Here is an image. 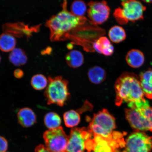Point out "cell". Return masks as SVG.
Listing matches in <instances>:
<instances>
[{"label": "cell", "instance_id": "12", "mask_svg": "<svg viewBox=\"0 0 152 152\" xmlns=\"http://www.w3.org/2000/svg\"><path fill=\"white\" fill-rule=\"evenodd\" d=\"M93 49L100 54L106 56L113 54L114 48L109 39L105 37H101L93 43Z\"/></svg>", "mask_w": 152, "mask_h": 152}, {"label": "cell", "instance_id": "19", "mask_svg": "<svg viewBox=\"0 0 152 152\" xmlns=\"http://www.w3.org/2000/svg\"><path fill=\"white\" fill-rule=\"evenodd\" d=\"M9 61L14 65H24L27 62L28 58L25 53L21 49L16 48L11 51L9 54Z\"/></svg>", "mask_w": 152, "mask_h": 152}, {"label": "cell", "instance_id": "22", "mask_svg": "<svg viewBox=\"0 0 152 152\" xmlns=\"http://www.w3.org/2000/svg\"><path fill=\"white\" fill-rule=\"evenodd\" d=\"M64 119L66 126L72 128L77 126L80 122V115L79 112L70 110L64 114Z\"/></svg>", "mask_w": 152, "mask_h": 152}, {"label": "cell", "instance_id": "15", "mask_svg": "<svg viewBox=\"0 0 152 152\" xmlns=\"http://www.w3.org/2000/svg\"><path fill=\"white\" fill-rule=\"evenodd\" d=\"M126 60L127 64L131 67L138 68L144 63L145 57L141 51L138 49H133L127 53Z\"/></svg>", "mask_w": 152, "mask_h": 152}, {"label": "cell", "instance_id": "21", "mask_svg": "<svg viewBox=\"0 0 152 152\" xmlns=\"http://www.w3.org/2000/svg\"><path fill=\"white\" fill-rule=\"evenodd\" d=\"M45 126L49 130L58 128L60 127L61 120L59 115L54 112H50L45 115L44 117Z\"/></svg>", "mask_w": 152, "mask_h": 152}, {"label": "cell", "instance_id": "3", "mask_svg": "<svg viewBox=\"0 0 152 152\" xmlns=\"http://www.w3.org/2000/svg\"><path fill=\"white\" fill-rule=\"evenodd\" d=\"M125 110L127 121L137 132H152V107L145 99L136 103L128 104Z\"/></svg>", "mask_w": 152, "mask_h": 152}, {"label": "cell", "instance_id": "28", "mask_svg": "<svg viewBox=\"0 0 152 152\" xmlns=\"http://www.w3.org/2000/svg\"><path fill=\"white\" fill-rule=\"evenodd\" d=\"M142 1L147 3H152V0H142Z\"/></svg>", "mask_w": 152, "mask_h": 152}, {"label": "cell", "instance_id": "23", "mask_svg": "<svg viewBox=\"0 0 152 152\" xmlns=\"http://www.w3.org/2000/svg\"><path fill=\"white\" fill-rule=\"evenodd\" d=\"M87 10V6L82 0H75L72 4L71 12L75 16L84 17Z\"/></svg>", "mask_w": 152, "mask_h": 152}, {"label": "cell", "instance_id": "6", "mask_svg": "<svg viewBox=\"0 0 152 152\" xmlns=\"http://www.w3.org/2000/svg\"><path fill=\"white\" fill-rule=\"evenodd\" d=\"M122 7L115 9L113 15L115 20L121 25L129 22H135L143 19L146 7L137 0H123Z\"/></svg>", "mask_w": 152, "mask_h": 152}, {"label": "cell", "instance_id": "17", "mask_svg": "<svg viewBox=\"0 0 152 152\" xmlns=\"http://www.w3.org/2000/svg\"><path fill=\"white\" fill-rule=\"evenodd\" d=\"M16 41L15 37L9 33H3L0 35V49L2 52H11L15 48Z\"/></svg>", "mask_w": 152, "mask_h": 152}, {"label": "cell", "instance_id": "5", "mask_svg": "<svg viewBox=\"0 0 152 152\" xmlns=\"http://www.w3.org/2000/svg\"><path fill=\"white\" fill-rule=\"evenodd\" d=\"M68 81L61 76L49 77L48 84L44 94L48 105L53 104L63 106L69 95Z\"/></svg>", "mask_w": 152, "mask_h": 152}, {"label": "cell", "instance_id": "18", "mask_svg": "<svg viewBox=\"0 0 152 152\" xmlns=\"http://www.w3.org/2000/svg\"><path fill=\"white\" fill-rule=\"evenodd\" d=\"M106 72L103 68L99 66H94L89 69L88 77L89 80L94 84H99L106 79Z\"/></svg>", "mask_w": 152, "mask_h": 152}, {"label": "cell", "instance_id": "24", "mask_svg": "<svg viewBox=\"0 0 152 152\" xmlns=\"http://www.w3.org/2000/svg\"><path fill=\"white\" fill-rule=\"evenodd\" d=\"M31 84L35 90L40 91L46 88L48 84V80L44 75L37 74L32 77Z\"/></svg>", "mask_w": 152, "mask_h": 152}, {"label": "cell", "instance_id": "20", "mask_svg": "<svg viewBox=\"0 0 152 152\" xmlns=\"http://www.w3.org/2000/svg\"><path fill=\"white\" fill-rule=\"evenodd\" d=\"M109 37L112 42L118 43L125 40L126 35V32L123 27L120 26H115L110 29Z\"/></svg>", "mask_w": 152, "mask_h": 152}, {"label": "cell", "instance_id": "10", "mask_svg": "<svg viewBox=\"0 0 152 152\" xmlns=\"http://www.w3.org/2000/svg\"><path fill=\"white\" fill-rule=\"evenodd\" d=\"M152 137L141 132L131 134L126 140L124 152H151Z\"/></svg>", "mask_w": 152, "mask_h": 152}, {"label": "cell", "instance_id": "9", "mask_svg": "<svg viewBox=\"0 0 152 152\" xmlns=\"http://www.w3.org/2000/svg\"><path fill=\"white\" fill-rule=\"evenodd\" d=\"M92 138L87 144L88 152H115L117 148L125 147L126 144L123 138L108 140L94 135Z\"/></svg>", "mask_w": 152, "mask_h": 152}, {"label": "cell", "instance_id": "4", "mask_svg": "<svg viewBox=\"0 0 152 152\" xmlns=\"http://www.w3.org/2000/svg\"><path fill=\"white\" fill-rule=\"evenodd\" d=\"M115 118L107 110H102L95 114L89 125L88 129L94 135L110 140L123 137L120 132H114L115 128Z\"/></svg>", "mask_w": 152, "mask_h": 152}, {"label": "cell", "instance_id": "2", "mask_svg": "<svg viewBox=\"0 0 152 152\" xmlns=\"http://www.w3.org/2000/svg\"><path fill=\"white\" fill-rule=\"evenodd\" d=\"M115 88L117 106L125 102L136 103L145 99L140 78L134 73L124 72L121 74L115 82Z\"/></svg>", "mask_w": 152, "mask_h": 152}, {"label": "cell", "instance_id": "30", "mask_svg": "<svg viewBox=\"0 0 152 152\" xmlns=\"http://www.w3.org/2000/svg\"><path fill=\"white\" fill-rule=\"evenodd\" d=\"M115 152H119L118 151H115Z\"/></svg>", "mask_w": 152, "mask_h": 152}, {"label": "cell", "instance_id": "13", "mask_svg": "<svg viewBox=\"0 0 152 152\" xmlns=\"http://www.w3.org/2000/svg\"><path fill=\"white\" fill-rule=\"evenodd\" d=\"M17 117L19 123L25 128L31 127L37 122L36 114L29 108L24 107L19 110Z\"/></svg>", "mask_w": 152, "mask_h": 152}, {"label": "cell", "instance_id": "8", "mask_svg": "<svg viewBox=\"0 0 152 152\" xmlns=\"http://www.w3.org/2000/svg\"><path fill=\"white\" fill-rule=\"evenodd\" d=\"M94 136L89 129H72L66 146V152H85L87 142Z\"/></svg>", "mask_w": 152, "mask_h": 152}, {"label": "cell", "instance_id": "1", "mask_svg": "<svg viewBox=\"0 0 152 152\" xmlns=\"http://www.w3.org/2000/svg\"><path fill=\"white\" fill-rule=\"evenodd\" d=\"M67 0H64L62 9L53 15L45 23V26L50 30V39L52 42L66 40L71 37L72 31L80 27L86 22L85 17L75 16L67 9Z\"/></svg>", "mask_w": 152, "mask_h": 152}, {"label": "cell", "instance_id": "29", "mask_svg": "<svg viewBox=\"0 0 152 152\" xmlns=\"http://www.w3.org/2000/svg\"><path fill=\"white\" fill-rule=\"evenodd\" d=\"M1 56H0V63H1Z\"/></svg>", "mask_w": 152, "mask_h": 152}, {"label": "cell", "instance_id": "26", "mask_svg": "<svg viewBox=\"0 0 152 152\" xmlns=\"http://www.w3.org/2000/svg\"><path fill=\"white\" fill-rule=\"evenodd\" d=\"M24 73L22 70L20 69H17L14 71V77L18 79H20L23 77Z\"/></svg>", "mask_w": 152, "mask_h": 152}, {"label": "cell", "instance_id": "7", "mask_svg": "<svg viewBox=\"0 0 152 152\" xmlns=\"http://www.w3.org/2000/svg\"><path fill=\"white\" fill-rule=\"evenodd\" d=\"M45 147L52 152H66L69 139L62 127L48 130L43 134Z\"/></svg>", "mask_w": 152, "mask_h": 152}, {"label": "cell", "instance_id": "11", "mask_svg": "<svg viewBox=\"0 0 152 152\" xmlns=\"http://www.w3.org/2000/svg\"><path fill=\"white\" fill-rule=\"evenodd\" d=\"M87 5L88 18L94 25L103 24L109 18L110 8L105 1H91Z\"/></svg>", "mask_w": 152, "mask_h": 152}, {"label": "cell", "instance_id": "25", "mask_svg": "<svg viewBox=\"0 0 152 152\" xmlns=\"http://www.w3.org/2000/svg\"><path fill=\"white\" fill-rule=\"evenodd\" d=\"M8 147V143L4 138L0 136V152H5Z\"/></svg>", "mask_w": 152, "mask_h": 152}, {"label": "cell", "instance_id": "27", "mask_svg": "<svg viewBox=\"0 0 152 152\" xmlns=\"http://www.w3.org/2000/svg\"><path fill=\"white\" fill-rule=\"evenodd\" d=\"M35 152H52L49 151L47 148L42 145L38 146L36 148Z\"/></svg>", "mask_w": 152, "mask_h": 152}, {"label": "cell", "instance_id": "14", "mask_svg": "<svg viewBox=\"0 0 152 152\" xmlns=\"http://www.w3.org/2000/svg\"><path fill=\"white\" fill-rule=\"evenodd\" d=\"M139 78L144 96L152 99V69L142 72Z\"/></svg>", "mask_w": 152, "mask_h": 152}, {"label": "cell", "instance_id": "16", "mask_svg": "<svg viewBox=\"0 0 152 152\" xmlns=\"http://www.w3.org/2000/svg\"><path fill=\"white\" fill-rule=\"evenodd\" d=\"M65 59L68 65L74 68L80 67L84 62L83 55L77 50H73L68 52L66 55Z\"/></svg>", "mask_w": 152, "mask_h": 152}]
</instances>
